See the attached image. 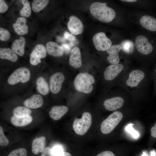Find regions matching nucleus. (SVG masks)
<instances>
[{"label":"nucleus","instance_id":"nucleus-1","mask_svg":"<svg viewBox=\"0 0 156 156\" xmlns=\"http://www.w3.org/2000/svg\"><path fill=\"white\" fill-rule=\"evenodd\" d=\"M105 2H95L92 3L90 8L92 16L98 20L104 23L111 22L116 16L115 11L107 5Z\"/></svg>","mask_w":156,"mask_h":156},{"label":"nucleus","instance_id":"nucleus-2","mask_svg":"<svg viewBox=\"0 0 156 156\" xmlns=\"http://www.w3.org/2000/svg\"><path fill=\"white\" fill-rule=\"evenodd\" d=\"M94 82V79L92 75L87 73H81L75 77L74 85L77 91L88 94L92 92L93 89L92 84Z\"/></svg>","mask_w":156,"mask_h":156},{"label":"nucleus","instance_id":"nucleus-3","mask_svg":"<svg viewBox=\"0 0 156 156\" xmlns=\"http://www.w3.org/2000/svg\"><path fill=\"white\" fill-rule=\"evenodd\" d=\"M91 114L87 112L83 113L81 118H76L73 127L75 132L78 135H83L90 127L92 122Z\"/></svg>","mask_w":156,"mask_h":156},{"label":"nucleus","instance_id":"nucleus-4","mask_svg":"<svg viewBox=\"0 0 156 156\" xmlns=\"http://www.w3.org/2000/svg\"><path fill=\"white\" fill-rule=\"evenodd\" d=\"M122 117V114L119 111H116L111 114L101 123V130L102 133L107 134L111 132L118 125Z\"/></svg>","mask_w":156,"mask_h":156},{"label":"nucleus","instance_id":"nucleus-5","mask_svg":"<svg viewBox=\"0 0 156 156\" xmlns=\"http://www.w3.org/2000/svg\"><path fill=\"white\" fill-rule=\"evenodd\" d=\"M30 73L27 68L22 67L16 69L9 76L8 83L11 85L16 84L19 82L25 83L29 79Z\"/></svg>","mask_w":156,"mask_h":156},{"label":"nucleus","instance_id":"nucleus-6","mask_svg":"<svg viewBox=\"0 0 156 156\" xmlns=\"http://www.w3.org/2000/svg\"><path fill=\"white\" fill-rule=\"evenodd\" d=\"M92 41L96 49L98 51H107L112 45L111 40L102 32L95 34L93 37Z\"/></svg>","mask_w":156,"mask_h":156},{"label":"nucleus","instance_id":"nucleus-7","mask_svg":"<svg viewBox=\"0 0 156 156\" xmlns=\"http://www.w3.org/2000/svg\"><path fill=\"white\" fill-rule=\"evenodd\" d=\"M135 44L137 51L142 54L147 55L151 53L153 47L147 37L143 35H139L135 38Z\"/></svg>","mask_w":156,"mask_h":156},{"label":"nucleus","instance_id":"nucleus-8","mask_svg":"<svg viewBox=\"0 0 156 156\" xmlns=\"http://www.w3.org/2000/svg\"><path fill=\"white\" fill-rule=\"evenodd\" d=\"M47 50L44 45L38 44L35 47L30 55L29 61L31 64L36 66L41 62V59L45 58Z\"/></svg>","mask_w":156,"mask_h":156},{"label":"nucleus","instance_id":"nucleus-9","mask_svg":"<svg viewBox=\"0 0 156 156\" xmlns=\"http://www.w3.org/2000/svg\"><path fill=\"white\" fill-rule=\"evenodd\" d=\"M64 75L61 72H57L51 76L50 79V89L54 94H57L60 90L64 81Z\"/></svg>","mask_w":156,"mask_h":156},{"label":"nucleus","instance_id":"nucleus-10","mask_svg":"<svg viewBox=\"0 0 156 156\" xmlns=\"http://www.w3.org/2000/svg\"><path fill=\"white\" fill-rule=\"evenodd\" d=\"M67 26L68 28L74 35L81 34L83 29V25L81 21L75 16H70L69 18Z\"/></svg>","mask_w":156,"mask_h":156},{"label":"nucleus","instance_id":"nucleus-11","mask_svg":"<svg viewBox=\"0 0 156 156\" xmlns=\"http://www.w3.org/2000/svg\"><path fill=\"white\" fill-rule=\"evenodd\" d=\"M123 66L119 64H111L106 68L103 73L104 79L110 81L115 79L122 70Z\"/></svg>","mask_w":156,"mask_h":156},{"label":"nucleus","instance_id":"nucleus-12","mask_svg":"<svg viewBox=\"0 0 156 156\" xmlns=\"http://www.w3.org/2000/svg\"><path fill=\"white\" fill-rule=\"evenodd\" d=\"M145 75L144 73L141 70H133L129 74L128 78L126 81V84L130 87H136L144 78Z\"/></svg>","mask_w":156,"mask_h":156},{"label":"nucleus","instance_id":"nucleus-13","mask_svg":"<svg viewBox=\"0 0 156 156\" xmlns=\"http://www.w3.org/2000/svg\"><path fill=\"white\" fill-rule=\"evenodd\" d=\"M124 102V99L122 98L117 96L106 99L103 104L106 110L114 111L121 108Z\"/></svg>","mask_w":156,"mask_h":156},{"label":"nucleus","instance_id":"nucleus-14","mask_svg":"<svg viewBox=\"0 0 156 156\" xmlns=\"http://www.w3.org/2000/svg\"><path fill=\"white\" fill-rule=\"evenodd\" d=\"M121 49L120 45L116 44L112 45L106 51L107 53L109 54L107 59L110 63L112 64H118L120 61L118 53Z\"/></svg>","mask_w":156,"mask_h":156},{"label":"nucleus","instance_id":"nucleus-15","mask_svg":"<svg viewBox=\"0 0 156 156\" xmlns=\"http://www.w3.org/2000/svg\"><path fill=\"white\" fill-rule=\"evenodd\" d=\"M42 97L40 95L35 94L26 99L23 105L26 107L32 109H36L41 107L43 105Z\"/></svg>","mask_w":156,"mask_h":156},{"label":"nucleus","instance_id":"nucleus-16","mask_svg":"<svg viewBox=\"0 0 156 156\" xmlns=\"http://www.w3.org/2000/svg\"><path fill=\"white\" fill-rule=\"evenodd\" d=\"M69 63L71 66L75 68H79L81 66L82 62L81 53L78 47H75L71 50Z\"/></svg>","mask_w":156,"mask_h":156},{"label":"nucleus","instance_id":"nucleus-17","mask_svg":"<svg viewBox=\"0 0 156 156\" xmlns=\"http://www.w3.org/2000/svg\"><path fill=\"white\" fill-rule=\"evenodd\" d=\"M46 48L48 53L55 57L62 56L64 52L62 47L53 42L49 41L47 42Z\"/></svg>","mask_w":156,"mask_h":156},{"label":"nucleus","instance_id":"nucleus-18","mask_svg":"<svg viewBox=\"0 0 156 156\" xmlns=\"http://www.w3.org/2000/svg\"><path fill=\"white\" fill-rule=\"evenodd\" d=\"M26 20L25 18H18L16 22L12 25V27L15 32L20 35L27 34L28 31V26L26 24Z\"/></svg>","mask_w":156,"mask_h":156},{"label":"nucleus","instance_id":"nucleus-19","mask_svg":"<svg viewBox=\"0 0 156 156\" xmlns=\"http://www.w3.org/2000/svg\"><path fill=\"white\" fill-rule=\"evenodd\" d=\"M68 107L65 106H55L49 112L50 117L55 120L60 119L68 112Z\"/></svg>","mask_w":156,"mask_h":156},{"label":"nucleus","instance_id":"nucleus-20","mask_svg":"<svg viewBox=\"0 0 156 156\" xmlns=\"http://www.w3.org/2000/svg\"><path fill=\"white\" fill-rule=\"evenodd\" d=\"M141 25L145 29L151 31H156V19L148 15L142 16L140 20Z\"/></svg>","mask_w":156,"mask_h":156},{"label":"nucleus","instance_id":"nucleus-21","mask_svg":"<svg viewBox=\"0 0 156 156\" xmlns=\"http://www.w3.org/2000/svg\"><path fill=\"white\" fill-rule=\"evenodd\" d=\"M25 44V38L21 36L19 39H16L12 43L11 49L16 54L20 56H23L24 54Z\"/></svg>","mask_w":156,"mask_h":156},{"label":"nucleus","instance_id":"nucleus-22","mask_svg":"<svg viewBox=\"0 0 156 156\" xmlns=\"http://www.w3.org/2000/svg\"><path fill=\"white\" fill-rule=\"evenodd\" d=\"M46 138L44 136L36 138L33 140L32 144L31 150L32 153L37 155L42 152L45 148Z\"/></svg>","mask_w":156,"mask_h":156},{"label":"nucleus","instance_id":"nucleus-23","mask_svg":"<svg viewBox=\"0 0 156 156\" xmlns=\"http://www.w3.org/2000/svg\"><path fill=\"white\" fill-rule=\"evenodd\" d=\"M0 57L13 62L16 61L18 58L16 54L12 49L9 48H2L0 49Z\"/></svg>","mask_w":156,"mask_h":156},{"label":"nucleus","instance_id":"nucleus-24","mask_svg":"<svg viewBox=\"0 0 156 156\" xmlns=\"http://www.w3.org/2000/svg\"><path fill=\"white\" fill-rule=\"evenodd\" d=\"M36 84L37 90L40 94L45 95L48 93L49 92V85L44 77H38L36 80Z\"/></svg>","mask_w":156,"mask_h":156},{"label":"nucleus","instance_id":"nucleus-25","mask_svg":"<svg viewBox=\"0 0 156 156\" xmlns=\"http://www.w3.org/2000/svg\"><path fill=\"white\" fill-rule=\"evenodd\" d=\"M32 117L30 115L21 118H17L13 116L10 118L12 124L17 127H23L27 125L32 122Z\"/></svg>","mask_w":156,"mask_h":156},{"label":"nucleus","instance_id":"nucleus-26","mask_svg":"<svg viewBox=\"0 0 156 156\" xmlns=\"http://www.w3.org/2000/svg\"><path fill=\"white\" fill-rule=\"evenodd\" d=\"M12 113L14 116L15 117L21 118L30 116L31 113V111L27 107L19 106L13 109Z\"/></svg>","mask_w":156,"mask_h":156},{"label":"nucleus","instance_id":"nucleus-27","mask_svg":"<svg viewBox=\"0 0 156 156\" xmlns=\"http://www.w3.org/2000/svg\"><path fill=\"white\" fill-rule=\"evenodd\" d=\"M47 0H34L32 3V7L33 11L38 12L44 9L49 2Z\"/></svg>","mask_w":156,"mask_h":156},{"label":"nucleus","instance_id":"nucleus-28","mask_svg":"<svg viewBox=\"0 0 156 156\" xmlns=\"http://www.w3.org/2000/svg\"><path fill=\"white\" fill-rule=\"evenodd\" d=\"M23 5V7L20 11V14L23 17H29L31 13V8L29 1L27 0L19 1Z\"/></svg>","mask_w":156,"mask_h":156},{"label":"nucleus","instance_id":"nucleus-29","mask_svg":"<svg viewBox=\"0 0 156 156\" xmlns=\"http://www.w3.org/2000/svg\"><path fill=\"white\" fill-rule=\"evenodd\" d=\"M120 46L123 51L128 53L133 52L134 49V44L130 40H127L123 41L121 44Z\"/></svg>","mask_w":156,"mask_h":156},{"label":"nucleus","instance_id":"nucleus-30","mask_svg":"<svg viewBox=\"0 0 156 156\" xmlns=\"http://www.w3.org/2000/svg\"><path fill=\"white\" fill-rule=\"evenodd\" d=\"M27 151L24 148H18L12 151L8 156H27Z\"/></svg>","mask_w":156,"mask_h":156},{"label":"nucleus","instance_id":"nucleus-31","mask_svg":"<svg viewBox=\"0 0 156 156\" xmlns=\"http://www.w3.org/2000/svg\"><path fill=\"white\" fill-rule=\"evenodd\" d=\"M10 37V34L6 29L0 28V39L2 41H6Z\"/></svg>","mask_w":156,"mask_h":156},{"label":"nucleus","instance_id":"nucleus-32","mask_svg":"<svg viewBox=\"0 0 156 156\" xmlns=\"http://www.w3.org/2000/svg\"><path fill=\"white\" fill-rule=\"evenodd\" d=\"M9 143L8 138L5 135L2 127H0V145L3 146L7 145Z\"/></svg>","mask_w":156,"mask_h":156},{"label":"nucleus","instance_id":"nucleus-33","mask_svg":"<svg viewBox=\"0 0 156 156\" xmlns=\"http://www.w3.org/2000/svg\"><path fill=\"white\" fill-rule=\"evenodd\" d=\"M132 124H129L127 125L125 127V130L129 133L133 137L136 138H138L139 136L138 132L135 131L133 128Z\"/></svg>","mask_w":156,"mask_h":156},{"label":"nucleus","instance_id":"nucleus-34","mask_svg":"<svg viewBox=\"0 0 156 156\" xmlns=\"http://www.w3.org/2000/svg\"><path fill=\"white\" fill-rule=\"evenodd\" d=\"M52 151L54 156H60L64 152L62 147L59 145L54 146L52 148Z\"/></svg>","mask_w":156,"mask_h":156},{"label":"nucleus","instance_id":"nucleus-35","mask_svg":"<svg viewBox=\"0 0 156 156\" xmlns=\"http://www.w3.org/2000/svg\"><path fill=\"white\" fill-rule=\"evenodd\" d=\"M41 156H54L53 154L52 148L49 147L45 148L42 152Z\"/></svg>","mask_w":156,"mask_h":156},{"label":"nucleus","instance_id":"nucleus-36","mask_svg":"<svg viewBox=\"0 0 156 156\" xmlns=\"http://www.w3.org/2000/svg\"><path fill=\"white\" fill-rule=\"evenodd\" d=\"M8 7L5 1L3 0H0V13H3L8 10Z\"/></svg>","mask_w":156,"mask_h":156},{"label":"nucleus","instance_id":"nucleus-37","mask_svg":"<svg viewBox=\"0 0 156 156\" xmlns=\"http://www.w3.org/2000/svg\"><path fill=\"white\" fill-rule=\"evenodd\" d=\"M64 38L70 41H72L76 39L75 36L72 34L70 33L67 31H65L64 34Z\"/></svg>","mask_w":156,"mask_h":156},{"label":"nucleus","instance_id":"nucleus-38","mask_svg":"<svg viewBox=\"0 0 156 156\" xmlns=\"http://www.w3.org/2000/svg\"><path fill=\"white\" fill-rule=\"evenodd\" d=\"M96 156H115V155L112 151H106L100 153Z\"/></svg>","mask_w":156,"mask_h":156},{"label":"nucleus","instance_id":"nucleus-39","mask_svg":"<svg viewBox=\"0 0 156 156\" xmlns=\"http://www.w3.org/2000/svg\"><path fill=\"white\" fill-rule=\"evenodd\" d=\"M151 136L154 138H156V123L151 129Z\"/></svg>","mask_w":156,"mask_h":156},{"label":"nucleus","instance_id":"nucleus-40","mask_svg":"<svg viewBox=\"0 0 156 156\" xmlns=\"http://www.w3.org/2000/svg\"><path fill=\"white\" fill-rule=\"evenodd\" d=\"M63 48L64 52L68 53L70 50V45L68 44H63L61 45Z\"/></svg>","mask_w":156,"mask_h":156},{"label":"nucleus","instance_id":"nucleus-41","mask_svg":"<svg viewBox=\"0 0 156 156\" xmlns=\"http://www.w3.org/2000/svg\"><path fill=\"white\" fill-rule=\"evenodd\" d=\"M79 43V41L76 38L72 41H70V46H73Z\"/></svg>","mask_w":156,"mask_h":156},{"label":"nucleus","instance_id":"nucleus-42","mask_svg":"<svg viewBox=\"0 0 156 156\" xmlns=\"http://www.w3.org/2000/svg\"><path fill=\"white\" fill-rule=\"evenodd\" d=\"M60 156H72V155L69 153L64 152Z\"/></svg>","mask_w":156,"mask_h":156},{"label":"nucleus","instance_id":"nucleus-43","mask_svg":"<svg viewBox=\"0 0 156 156\" xmlns=\"http://www.w3.org/2000/svg\"><path fill=\"white\" fill-rule=\"evenodd\" d=\"M121 1L127 2H135L137 1L136 0H122Z\"/></svg>","mask_w":156,"mask_h":156},{"label":"nucleus","instance_id":"nucleus-44","mask_svg":"<svg viewBox=\"0 0 156 156\" xmlns=\"http://www.w3.org/2000/svg\"><path fill=\"white\" fill-rule=\"evenodd\" d=\"M155 73H156V69L155 70Z\"/></svg>","mask_w":156,"mask_h":156}]
</instances>
